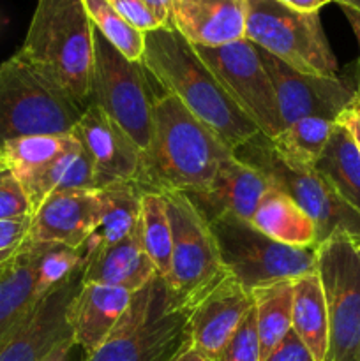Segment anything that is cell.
Segmentation results:
<instances>
[{
    "label": "cell",
    "instance_id": "6",
    "mask_svg": "<svg viewBox=\"0 0 360 361\" xmlns=\"http://www.w3.org/2000/svg\"><path fill=\"white\" fill-rule=\"evenodd\" d=\"M85 108L20 51L0 62V147L16 137L71 133Z\"/></svg>",
    "mask_w": 360,
    "mask_h": 361
},
{
    "label": "cell",
    "instance_id": "12",
    "mask_svg": "<svg viewBox=\"0 0 360 361\" xmlns=\"http://www.w3.org/2000/svg\"><path fill=\"white\" fill-rule=\"evenodd\" d=\"M196 51L233 102L263 136L275 137L282 133L284 126L279 115L274 85L256 44L249 39H240L217 48H196Z\"/></svg>",
    "mask_w": 360,
    "mask_h": 361
},
{
    "label": "cell",
    "instance_id": "34",
    "mask_svg": "<svg viewBox=\"0 0 360 361\" xmlns=\"http://www.w3.org/2000/svg\"><path fill=\"white\" fill-rule=\"evenodd\" d=\"M32 204L16 173L0 159V221L30 217Z\"/></svg>",
    "mask_w": 360,
    "mask_h": 361
},
{
    "label": "cell",
    "instance_id": "5",
    "mask_svg": "<svg viewBox=\"0 0 360 361\" xmlns=\"http://www.w3.org/2000/svg\"><path fill=\"white\" fill-rule=\"evenodd\" d=\"M233 155L258 169L306 212L316 228V247L332 236H346L360 243V214L339 196L314 166L279 154L270 137L261 133L233 150Z\"/></svg>",
    "mask_w": 360,
    "mask_h": 361
},
{
    "label": "cell",
    "instance_id": "30",
    "mask_svg": "<svg viewBox=\"0 0 360 361\" xmlns=\"http://www.w3.org/2000/svg\"><path fill=\"white\" fill-rule=\"evenodd\" d=\"M140 233L145 252L150 257L157 277L166 279L172 268V224L161 192L143 190L141 194Z\"/></svg>",
    "mask_w": 360,
    "mask_h": 361
},
{
    "label": "cell",
    "instance_id": "32",
    "mask_svg": "<svg viewBox=\"0 0 360 361\" xmlns=\"http://www.w3.org/2000/svg\"><path fill=\"white\" fill-rule=\"evenodd\" d=\"M88 18L106 41L112 42L126 59L140 62L145 51V34L127 23L108 0H83Z\"/></svg>",
    "mask_w": 360,
    "mask_h": 361
},
{
    "label": "cell",
    "instance_id": "39",
    "mask_svg": "<svg viewBox=\"0 0 360 361\" xmlns=\"http://www.w3.org/2000/svg\"><path fill=\"white\" fill-rule=\"evenodd\" d=\"M152 14L157 18L161 27H172L173 0H141Z\"/></svg>",
    "mask_w": 360,
    "mask_h": 361
},
{
    "label": "cell",
    "instance_id": "41",
    "mask_svg": "<svg viewBox=\"0 0 360 361\" xmlns=\"http://www.w3.org/2000/svg\"><path fill=\"white\" fill-rule=\"evenodd\" d=\"M342 13L346 14L348 18L349 25L353 28V34H355L356 42H359V49H360V13L355 9H349V7H341ZM356 94H360V56H359V62H356Z\"/></svg>",
    "mask_w": 360,
    "mask_h": 361
},
{
    "label": "cell",
    "instance_id": "11",
    "mask_svg": "<svg viewBox=\"0 0 360 361\" xmlns=\"http://www.w3.org/2000/svg\"><path fill=\"white\" fill-rule=\"evenodd\" d=\"M161 194L172 224V268L166 282L191 309L228 274L222 268L210 224L189 196L175 190Z\"/></svg>",
    "mask_w": 360,
    "mask_h": 361
},
{
    "label": "cell",
    "instance_id": "35",
    "mask_svg": "<svg viewBox=\"0 0 360 361\" xmlns=\"http://www.w3.org/2000/svg\"><path fill=\"white\" fill-rule=\"evenodd\" d=\"M217 361H261L254 305L244 317L242 324L232 337V341L228 342V345L222 349Z\"/></svg>",
    "mask_w": 360,
    "mask_h": 361
},
{
    "label": "cell",
    "instance_id": "21",
    "mask_svg": "<svg viewBox=\"0 0 360 361\" xmlns=\"http://www.w3.org/2000/svg\"><path fill=\"white\" fill-rule=\"evenodd\" d=\"M155 277L157 271L141 242L140 221L129 236L99 250L83 267V282L87 284L109 286L129 293L140 291Z\"/></svg>",
    "mask_w": 360,
    "mask_h": 361
},
{
    "label": "cell",
    "instance_id": "28",
    "mask_svg": "<svg viewBox=\"0 0 360 361\" xmlns=\"http://www.w3.org/2000/svg\"><path fill=\"white\" fill-rule=\"evenodd\" d=\"M256 331L260 342V360L268 355L292 331L293 317V281H281L261 286L251 291Z\"/></svg>",
    "mask_w": 360,
    "mask_h": 361
},
{
    "label": "cell",
    "instance_id": "33",
    "mask_svg": "<svg viewBox=\"0 0 360 361\" xmlns=\"http://www.w3.org/2000/svg\"><path fill=\"white\" fill-rule=\"evenodd\" d=\"M81 270L83 256L80 250L60 243H46L37 264V295L44 296L52 289L66 284Z\"/></svg>",
    "mask_w": 360,
    "mask_h": 361
},
{
    "label": "cell",
    "instance_id": "20",
    "mask_svg": "<svg viewBox=\"0 0 360 361\" xmlns=\"http://www.w3.org/2000/svg\"><path fill=\"white\" fill-rule=\"evenodd\" d=\"M134 293L83 282L69 309L73 338L78 348L90 356L106 341L129 307Z\"/></svg>",
    "mask_w": 360,
    "mask_h": 361
},
{
    "label": "cell",
    "instance_id": "15",
    "mask_svg": "<svg viewBox=\"0 0 360 361\" xmlns=\"http://www.w3.org/2000/svg\"><path fill=\"white\" fill-rule=\"evenodd\" d=\"M83 286V270L35 302L23 323L0 349V361H44L73 338L69 309Z\"/></svg>",
    "mask_w": 360,
    "mask_h": 361
},
{
    "label": "cell",
    "instance_id": "29",
    "mask_svg": "<svg viewBox=\"0 0 360 361\" xmlns=\"http://www.w3.org/2000/svg\"><path fill=\"white\" fill-rule=\"evenodd\" d=\"M80 147V140L73 130L64 134H37L4 143L0 147V159L16 173L18 178H21Z\"/></svg>",
    "mask_w": 360,
    "mask_h": 361
},
{
    "label": "cell",
    "instance_id": "2",
    "mask_svg": "<svg viewBox=\"0 0 360 361\" xmlns=\"http://www.w3.org/2000/svg\"><path fill=\"white\" fill-rule=\"evenodd\" d=\"M233 155L172 94L155 95L152 137L147 152V189L154 192H201L210 185L219 164Z\"/></svg>",
    "mask_w": 360,
    "mask_h": 361
},
{
    "label": "cell",
    "instance_id": "3",
    "mask_svg": "<svg viewBox=\"0 0 360 361\" xmlns=\"http://www.w3.org/2000/svg\"><path fill=\"white\" fill-rule=\"evenodd\" d=\"M18 51L78 102L88 106L94 25L83 0H37Z\"/></svg>",
    "mask_w": 360,
    "mask_h": 361
},
{
    "label": "cell",
    "instance_id": "37",
    "mask_svg": "<svg viewBox=\"0 0 360 361\" xmlns=\"http://www.w3.org/2000/svg\"><path fill=\"white\" fill-rule=\"evenodd\" d=\"M108 2L115 7L116 13L127 23H131L136 30L143 32V34L155 30V28H161L157 18L148 11V7L141 0H108Z\"/></svg>",
    "mask_w": 360,
    "mask_h": 361
},
{
    "label": "cell",
    "instance_id": "17",
    "mask_svg": "<svg viewBox=\"0 0 360 361\" xmlns=\"http://www.w3.org/2000/svg\"><path fill=\"white\" fill-rule=\"evenodd\" d=\"M101 214L97 189L64 190L46 197L32 214L28 242L78 249L94 233Z\"/></svg>",
    "mask_w": 360,
    "mask_h": 361
},
{
    "label": "cell",
    "instance_id": "36",
    "mask_svg": "<svg viewBox=\"0 0 360 361\" xmlns=\"http://www.w3.org/2000/svg\"><path fill=\"white\" fill-rule=\"evenodd\" d=\"M32 215L13 221H0V267L9 263L27 243Z\"/></svg>",
    "mask_w": 360,
    "mask_h": 361
},
{
    "label": "cell",
    "instance_id": "27",
    "mask_svg": "<svg viewBox=\"0 0 360 361\" xmlns=\"http://www.w3.org/2000/svg\"><path fill=\"white\" fill-rule=\"evenodd\" d=\"M314 168L360 214V152L348 130L335 122Z\"/></svg>",
    "mask_w": 360,
    "mask_h": 361
},
{
    "label": "cell",
    "instance_id": "31",
    "mask_svg": "<svg viewBox=\"0 0 360 361\" xmlns=\"http://www.w3.org/2000/svg\"><path fill=\"white\" fill-rule=\"evenodd\" d=\"M335 122L320 116H307L284 127L279 136L270 137L279 154L296 162L314 166L323 154Z\"/></svg>",
    "mask_w": 360,
    "mask_h": 361
},
{
    "label": "cell",
    "instance_id": "22",
    "mask_svg": "<svg viewBox=\"0 0 360 361\" xmlns=\"http://www.w3.org/2000/svg\"><path fill=\"white\" fill-rule=\"evenodd\" d=\"M44 245L27 240L23 249L0 267V349L41 298L37 295V264Z\"/></svg>",
    "mask_w": 360,
    "mask_h": 361
},
{
    "label": "cell",
    "instance_id": "24",
    "mask_svg": "<svg viewBox=\"0 0 360 361\" xmlns=\"http://www.w3.org/2000/svg\"><path fill=\"white\" fill-rule=\"evenodd\" d=\"M251 224L284 245L316 247L314 222L288 194L274 185L261 197Z\"/></svg>",
    "mask_w": 360,
    "mask_h": 361
},
{
    "label": "cell",
    "instance_id": "42",
    "mask_svg": "<svg viewBox=\"0 0 360 361\" xmlns=\"http://www.w3.org/2000/svg\"><path fill=\"white\" fill-rule=\"evenodd\" d=\"M169 361H215V360L207 358V356L201 355L200 351H196V349L193 348V344H191V338H187V341L182 344V348H180L179 351L169 358Z\"/></svg>",
    "mask_w": 360,
    "mask_h": 361
},
{
    "label": "cell",
    "instance_id": "18",
    "mask_svg": "<svg viewBox=\"0 0 360 361\" xmlns=\"http://www.w3.org/2000/svg\"><path fill=\"white\" fill-rule=\"evenodd\" d=\"M270 187L272 183L258 169L229 155L219 164L207 189L187 196L208 222L219 217H239L251 222Z\"/></svg>",
    "mask_w": 360,
    "mask_h": 361
},
{
    "label": "cell",
    "instance_id": "14",
    "mask_svg": "<svg viewBox=\"0 0 360 361\" xmlns=\"http://www.w3.org/2000/svg\"><path fill=\"white\" fill-rule=\"evenodd\" d=\"M73 133L90 157L95 189L126 182L148 190L147 155L99 106L85 108Z\"/></svg>",
    "mask_w": 360,
    "mask_h": 361
},
{
    "label": "cell",
    "instance_id": "25",
    "mask_svg": "<svg viewBox=\"0 0 360 361\" xmlns=\"http://www.w3.org/2000/svg\"><path fill=\"white\" fill-rule=\"evenodd\" d=\"M292 330L316 361H325L328 351V310L316 271L293 281Z\"/></svg>",
    "mask_w": 360,
    "mask_h": 361
},
{
    "label": "cell",
    "instance_id": "44",
    "mask_svg": "<svg viewBox=\"0 0 360 361\" xmlns=\"http://www.w3.org/2000/svg\"><path fill=\"white\" fill-rule=\"evenodd\" d=\"M341 7H349V9H355L360 13V0H334Z\"/></svg>",
    "mask_w": 360,
    "mask_h": 361
},
{
    "label": "cell",
    "instance_id": "23",
    "mask_svg": "<svg viewBox=\"0 0 360 361\" xmlns=\"http://www.w3.org/2000/svg\"><path fill=\"white\" fill-rule=\"evenodd\" d=\"M97 192L101 214L94 233L80 249L83 267L99 250L129 236L140 221V201L143 189L138 183H112L97 189Z\"/></svg>",
    "mask_w": 360,
    "mask_h": 361
},
{
    "label": "cell",
    "instance_id": "4",
    "mask_svg": "<svg viewBox=\"0 0 360 361\" xmlns=\"http://www.w3.org/2000/svg\"><path fill=\"white\" fill-rule=\"evenodd\" d=\"M189 312L166 279H152L85 361H169L189 338Z\"/></svg>",
    "mask_w": 360,
    "mask_h": 361
},
{
    "label": "cell",
    "instance_id": "7",
    "mask_svg": "<svg viewBox=\"0 0 360 361\" xmlns=\"http://www.w3.org/2000/svg\"><path fill=\"white\" fill-rule=\"evenodd\" d=\"M208 224L222 268L247 293L316 271L318 247L284 245L239 217H219Z\"/></svg>",
    "mask_w": 360,
    "mask_h": 361
},
{
    "label": "cell",
    "instance_id": "10",
    "mask_svg": "<svg viewBox=\"0 0 360 361\" xmlns=\"http://www.w3.org/2000/svg\"><path fill=\"white\" fill-rule=\"evenodd\" d=\"M316 274L328 310L325 361H360V243L332 236L318 245Z\"/></svg>",
    "mask_w": 360,
    "mask_h": 361
},
{
    "label": "cell",
    "instance_id": "13",
    "mask_svg": "<svg viewBox=\"0 0 360 361\" xmlns=\"http://www.w3.org/2000/svg\"><path fill=\"white\" fill-rule=\"evenodd\" d=\"M258 51L274 85L279 115L284 127L307 116L335 122L356 97V85L348 80L299 73L265 49L258 48Z\"/></svg>",
    "mask_w": 360,
    "mask_h": 361
},
{
    "label": "cell",
    "instance_id": "26",
    "mask_svg": "<svg viewBox=\"0 0 360 361\" xmlns=\"http://www.w3.org/2000/svg\"><path fill=\"white\" fill-rule=\"evenodd\" d=\"M18 180L27 192L32 212L37 210L39 204L55 192L95 189L94 168H92V161L83 145L76 150L55 159L44 168Z\"/></svg>",
    "mask_w": 360,
    "mask_h": 361
},
{
    "label": "cell",
    "instance_id": "19",
    "mask_svg": "<svg viewBox=\"0 0 360 361\" xmlns=\"http://www.w3.org/2000/svg\"><path fill=\"white\" fill-rule=\"evenodd\" d=\"M247 0H173L172 27L196 48L246 39Z\"/></svg>",
    "mask_w": 360,
    "mask_h": 361
},
{
    "label": "cell",
    "instance_id": "38",
    "mask_svg": "<svg viewBox=\"0 0 360 361\" xmlns=\"http://www.w3.org/2000/svg\"><path fill=\"white\" fill-rule=\"evenodd\" d=\"M265 361H316L311 355L309 349L304 345V342L296 337L295 331H289L281 344L265 358Z\"/></svg>",
    "mask_w": 360,
    "mask_h": 361
},
{
    "label": "cell",
    "instance_id": "40",
    "mask_svg": "<svg viewBox=\"0 0 360 361\" xmlns=\"http://www.w3.org/2000/svg\"><path fill=\"white\" fill-rule=\"evenodd\" d=\"M282 6L289 7L299 13H318L323 6L334 2V0H277Z\"/></svg>",
    "mask_w": 360,
    "mask_h": 361
},
{
    "label": "cell",
    "instance_id": "43",
    "mask_svg": "<svg viewBox=\"0 0 360 361\" xmlns=\"http://www.w3.org/2000/svg\"><path fill=\"white\" fill-rule=\"evenodd\" d=\"M76 342L74 338H69L66 341L64 344H60L55 351L49 353V356L44 361H74L73 355H74V349H76Z\"/></svg>",
    "mask_w": 360,
    "mask_h": 361
},
{
    "label": "cell",
    "instance_id": "8",
    "mask_svg": "<svg viewBox=\"0 0 360 361\" xmlns=\"http://www.w3.org/2000/svg\"><path fill=\"white\" fill-rule=\"evenodd\" d=\"M246 39L299 73L337 76V60L318 13H299L277 0H247Z\"/></svg>",
    "mask_w": 360,
    "mask_h": 361
},
{
    "label": "cell",
    "instance_id": "9",
    "mask_svg": "<svg viewBox=\"0 0 360 361\" xmlns=\"http://www.w3.org/2000/svg\"><path fill=\"white\" fill-rule=\"evenodd\" d=\"M143 62L126 59L94 28V63L88 104H95L147 155L154 99Z\"/></svg>",
    "mask_w": 360,
    "mask_h": 361
},
{
    "label": "cell",
    "instance_id": "16",
    "mask_svg": "<svg viewBox=\"0 0 360 361\" xmlns=\"http://www.w3.org/2000/svg\"><path fill=\"white\" fill-rule=\"evenodd\" d=\"M253 307V296L226 275L191 305L189 338L196 351L217 361Z\"/></svg>",
    "mask_w": 360,
    "mask_h": 361
},
{
    "label": "cell",
    "instance_id": "1",
    "mask_svg": "<svg viewBox=\"0 0 360 361\" xmlns=\"http://www.w3.org/2000/svg\"><path fill=\"white\" fill-rule=\"evenodd\" d=\"M141 62L166 94L179 99L232 150L260 134L198 55L196 48L173 27L145 34Z\"/></svg>",
    "mask_w": 360,
    "mask_h": 361
}]
</instances>
